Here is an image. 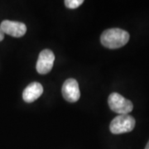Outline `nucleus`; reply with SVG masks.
<instances>
[{"label":"nucleus","mask_w":149,"mask_h":149,"mask_svg":"<svg viewBox=\"0 0 149 149\" xmlns=\"http://www.w3.org/2000/svg\"><path fill=\"white\" fill-rule=\"evenodd\" d=\"M129 33L120 28H110L103 32L100 42L104 47L118 49L125 46L129 41Z\"/></svg>","instance_id":"1"},{"label":"nucleus","mask_w":149,"mask_h":149,"mask_svg":"<svg viewBox=\"0 0 149 149\" xmlns=\"http://www.w3.org/2000/svg\"><path fill=\"white\" fill-rule=\"evenodd\" d=\"M135 124L136 121L133 116L129 114H121L112 120L109 129L113 134H121L133 131Z\"/></svg>","instance_id":"2"},{"label":"nucleus","mask_w":149,"mask_h":149,"mask_svg":"<svg viewBox=\"0 0 149 149\" xmlns=\"http://www.w3.org/2000/svg\"><path fill=\"white\" fill-rule=\"evenodd\" d=\"M108 104L112 111L117 113L119 115L128 114L133 109V103L118 93L110 94L108 99Z\"/></svg>","instance_id":"3"},{"label":"nucleus","mask_w":149,"mask_h":149,"mask_svg":"<svg viewBox=\"0 0 149 149\" xmlns=\"http://www.w3.org/2000/svg\"><path fill=\"white\" fill-rule=\"evenodd\" d=\"M54 61H55V55L51 50L45 49L42 51L39 54L37 65H36L37 71L39 74H47L53 67Z\"/></svg>","instance_id":"4"},{"label":"nucleus","mask_w":149,"mask_h":149,"mask_svg":"<svg viewBox=\"0 0 149 149\" xmlns=\"http://www.w3.org/2000/svg\"><path fill=\"white\" fill-rule=\"evenodd\" d=\"M61 92L66 101L70 103L78 101L80 97V92L77 80L73 78L67 79L63 83Z\"/></svg>","instance_id":"5"},{"label":"nucleus","mask_w":149,"mask_h":149,"mask_svg":"<svg viewBox=\"0 0 149 149\" xmlns=\"http://www.w3.org/2000/svg\"><path fill=\"white\" fill-rule=\"evenodd\" d=\"M0 28L3 33L8 34L13 37H22L27 32V27L24 23L9 20L2 22L0 24Z\"/></svg>","instance_id":"6"},{"label":"nucleus","mask_w":149,"mask_h":149,"mask_svg":"<svg viewBox=\"0 0 149 149\" xmlns=\"http://www.w3.org/2000/svg\"><path fill=\"white\" fill-rule=\"evenodd\" d=\"M43 87L38 82H33L25 88L22 93V99L27 103H32L42 95Z\"/></svg>","instance_id":"7"},{"label":"nucleus","mask_w":149,"mask_h":149,"mask_svg":"<svg viewBox=\"0 0 149 149\" xmlns=\"http://www.w3.org/2000/svg\"><path fill=\"white\" fill-rule=\"evenodd\" d=\"M84 3L83 0H65V5L68 8L70 9H75L76 8L80 7Z\"/></svg>","instance_id":"8"},{"label":"nucleus","mask_w":149,"mask_h":149,"mask_svg":"<svg viewBox=\"0 0 149 149\" xmlns=\"http://www.w3.org/2000/svg\"><path fill=\"white\" fill-rule=\"evenodd\" d=\"M4 39V33L3 32V31L0 28V42H2Z\"/></svg>","instance_id":"9"},{"label":"nucleus","mask_w":149,"mask_h":149,"mask_svg":"<svg viewBox=\"0 0 149 149\" xmlns=\"http://www.w3.org/2000/svg\"><path fill=\"white\" fill-rule=\"evenodd\" d=\"M145 149H149V141H148V143H147V146H146V148H145Z\"/></svg>","instance_id":"10"}]
</instances>
